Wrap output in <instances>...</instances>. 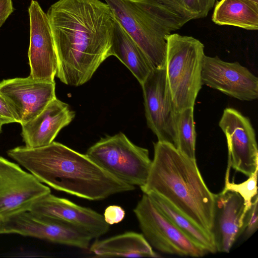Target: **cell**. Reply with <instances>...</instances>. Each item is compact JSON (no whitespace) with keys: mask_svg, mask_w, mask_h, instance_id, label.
<instances>
[{"mask_svg":"<svg viewBox=\"0 0 258 258\" xmlns=\"http://www.w3.org/2000/svg\"><path fill=\"white\" fill-rule=\"evenodd\" d=\"M111 54L128 69L141 85L154 69L141 49L115 18Z\"/></svg>","mask_w":258,"mask_h":258,"instance_id":"19","label":"cell"},{"mask_svg":"<svg viewBox=\"0 0 258 258\" xmlns=\"http://www.w3.org/2000/svg\"><path fill=\"white\" fill-rule=\"evenodd\" d=\"M250 1H253V2H254L255 3H258V0H250Z\"/></svg>","mask_w":258,"mask_h":258,"instance_id":"30","label":"cell"},{"mask_svg":"<svg viewBox=\"0 0 258 258\" xmlns=\"http://www.w3.org/2000/svg\"><path fill=\"white\" fill-rule=\"evenodd\" d=\"M86 155L127 184L141 187L147 182L152 164L148 150L134 144L121 132L101 138Z\"/></svg>","mask_w":258,"mask_h":258,"instance_id":"6","label":"cell"},{"mask_svg":"<svg viewBox=\"0 0 258 258\" xmlns=\"http://www.w3.org/2000/svg\"><path fill=\"white\" fill-rule=\"evenodd\" d=\"M125 214L124 210L120 206L110 205L105 209L103 217L105 222L110 225L121 222Z\"/></svg>","mask_w":258,"mask_h":258,"instance_id":"26","label":"cell"},{"mask_svg":"<svg viewBox=\"0 0 258 258\" xmlns=\"http://www.w3.org/2000/svg\"><path fill=\"white\" fill-rule=\"evenodd\" d=\"M90 250L100 257H159L143 234L128 231L103 240L95 241Z\"/></svg>","mask_w":258,"mask_h":258,"instance_id":"18","label":"cell"},{"mask_svg":"<svg viewBox=\"0 0 258 258\" xmlns=\"http://www.w3.org/2000/svg\"><path fill=\"white\" fill-rule=\"evenodd\" d=\"M3 125V123H2L1 120H0V133H1V130H2V127Z\"/></svg>","mask_w":258,"mask_h":258,"instance_id":"29","label":"cell"},{"mask_svg":"<svg viewBox=\"0 0 258 258\" xmlns=\"http://www.w3.org/2000/svg\"><path fill=\"white\" fill-rule=\"evenodd\" d=\"M0 120L3 123H18V120L11 107L4 97L0 94Z\"/></svg>","mask_w":258,"mask_h":258,"instance_id":"27","label":"cell"},{"mask_svg":"<svg viewBox=\"0 0 258 258\" xmlns=\"http://www.w3.org/2000/svg\"><path fill=\"white\" fill-rule=\"evenodd\" d=\"M165 70L176 112L194 107L203 84L204 45L198 39L177 33L166 37Z\"/></svg>","mask_w":258,"mask_h":258,"instance_id":"5","label":"cell"},{"mask_svg":"<svg viewBox=\"0 0 258 258\" xmlns=\"http://www.w3.org/2000/svg\"><path fill=\"white\" fill-rule=\"evenodd\" d=\"M257 169L245 181L240 183L230 182L229 179H225V186L223 190L234 191L238 193L243 199L244 205V215L250 209L253 198L257 193Z\"/></svg>","mask_w":258,"mask_h":258,"instance_id":"24","label":"cell"},{"mask_svg":"<svg viewBox=\"0 0 258 258\" xmlns=\"http://www.w3.org/2000/svg\"><path fill=\"white\" fill-rule=\"evenodd\" d=\"M201 79L203 85L240 100L252 101L258 97L257 77L238 62H227L205 54Z\"/></svg>","mask_w":258,"mask_h":258,"instance_id":"13","label":"cell"},{"mask_svg":"<svg viewBox=\"0 0 258 258\" xmlns=\"http://www.w3.org/2000/svg\"><path fill=\"white\" fill-rule=\"evenodd\" d=\"M7 154L42 183L83 199L101 200L135 189L86 154L60 143L53 141L37 148L19 146L8 150Z\"/></svg>","mask_w":258,"mask_h":258,"instance_id":"2","label":"cell"},{"mask_svg":"<svg viewBox=\"0 0 258 258\" xmlns=\"http://www.w3.org/2000/svg\"><path fill=\"white\" fill-rule=\"evenodd\" d=\"M0 94L22 125L35 117L56 97L55 83L30 76L5 79L0 82Z\"/></svg>","mask_w":258,"mask_h":258,"instance_id":"14","label":"cell"},{"mask_svg":"<svg viewBox=\"0 0 258 258\" xmlns=\"http://www.w3.org/2000/svg\"><path fill=\"white\" fill-rule=\"evenodd\" d=\"M141 85L148 127L158 141L168 143L176 148V112L165 68L154 69Z\"/></svg>","mask_w":258,"mask_h":258,"instance_id":"8","label":"cell"},{"mask_svg":"<svg viewBox=\"0 0 258 258\" xmlns=\"http://www.w3.org/2000/svg\"><path fill=\"white\" fill-rule=\"evenodd\" d=\"M257 195L253 198L251 206L245 214L243 221V232L246 238L251 236L257 229Z\"/></svg>","mask_w":258,"mask_h":258,"instance_id":"25","label":"cell"},{"mask_svg":"<svg viewBox=\"0 0 258 258\" xmlns=\"http://www.w3.org/2000/svg\"><path fill=\"white\" fill-rule=\"evenodd\" d=\"M16 233L82 249L93 239L88 234L29 211L0 221V234Z\"/></svg>","mask_w":258,"mask_h":258,"instance_id":"10","label":"cell"},{"mask_svg":"<svg viewBox=\"0 0 258 258\" xmlns=\"http://www.w3.org/2000/svg\"><path fill=\"white\" fill-rule=\"evenodd\" d=\"M134 212L143 235L151 246L158 250L198 257L208 253L164 216L147 195L143 194Z\"/></svg>","mask_w":258,"mask_h":258,"instance_id":"7","label":"cell"},{"mask_svg":"<svg viewBox=\"0 0 258 258\" xmlns=\"http://www.w3.org/2000/svg\"><path fill=\"white\" fill-rule=\"evenodd\" d=\"M75 117L70 106L55 97L35 117L21 125V136L29 148L52 143L60 131Z\"/></svg>","mask_w":258,"mask_h":258,"instance_id":"17","label":"cell"},{"mask_svg":"<svg viewBox=\"0 0 258 258\" xmlns=\"http://www.w3.org/2000/svg\"><path fill=\"white\" fill-rule=\"evenodd\" d=\"M244 205L237 192L222 190L214 194V212L212 233L217 251L229 252L243 232Z\"/></svg>","mask_w":258,"mask_h":258,"instance_id":"16","label":"cell"},{"mask_svg":"<svg viewBox=\"0 0 258 258\" xmlns=\"http://www.w3.org/2000/svg\"><path fill=\"white\" fill-rule=\"evenodd\" d=\"M30 43L28 52L29 76L40 81L54 82L57 59L49 21L39 4L31 1L28 8Z\"/></svg>","mask_w":258,"mask_h":258,"instance_id":"12","label":"cell"},{"mask_svg":"<svg viewBox=\"0 0 258 258\" xmlns=\"http://www.w3.org/2000/svg\"><path fill=\"white\" fill-rule=\"evenodd\" d=\"M154 158L143 194L161 195L204 230L212 233L214 194L207 187L196 159L171 144L154 143Z\"/></svg>","mask_w":258,"mask_h":258,"instance_id":"3","label":"cell"},{"mask_svg":"<svg viewBox=\"0 0 258 258\" xmlns=\"http://www.w3.org/2000/svg\"><path fill=\"white\" fill-rule=\"evenodd\" d=\"M228 147V163L249 176L258 169L255 133L249 119L237 110L226 108L219 122Z\"/></svg>","mask_w":258,"mask_h":258,"instance_id":"11","label":"cell"},{"mask_svg":"<svg viewBox=\"0 0 258 258\" xmlns=\"http://www.w3.org/2000/svg\"><path fill=\"white\" fill-rule=\"evenodd\" d=\"M14 10L12 0H0V28Z\"/></svg>","mask_w":258,"mask_h":258,"instance_id":"28","label":"cell"},{"mask_svg":"<svg viewBox=\"0 0 258 258\" xmlns=\"http://www.w3.org/2000/svg\"><path fill=\"white\" fill-rule=\"evenodd\" d=\"M157 209L179 229L208 253L217 251L212 233L197 225L161 195L154 191L147 194Z\"/></svg>","mask_w":258,"mask_h":258,"instance_id":"20","label":"cell"},{"mask_svg":"<svg viewBox=\"0 0 258 258\" xmlns=\"http://www.w3.org/2000/svg\"><path fill=\"white\" fill-rule=\"evenodd\" d=\"M57 59L56 77L78 87L87 82L111 56L114 18L99 0H59L49 8Z\"/></svg>","mask_w":258,"mask_h":258,"instance_id":"1","label":"cell"},{"mask_svg":"<svg viewBox=\"0 0 258 258\" xmlns=\"http://www.w3.org/2000/svg\"><path fill=\"white\" fill-rule=\"evenodd\" d=\"M104 1L154 68H165L166 37L189 21L158 0Z\"/></svg>","mask_w":258,"mask_h":258,"instance_id":"4","label":"cell"},{"mask_svg":"<svg viewBox=\"0 0 258 258\" xmlns=\"http://www.w3.org/2000/svg\"><path fill=\"white\" fill-rule=\"evenodd\" d=\"M212 21L218 25L258 29V3L250 0H220L215 7Z\"/></svg>","mask_w":258,"mask_h":258,"instance_id":"21","label":"cell"},{"mask_svg":"<svg viewBox=\"0 0 258 258\" xmlns=\"http://www.w3.org/2000/svg\"><path fill=\"white\" fill-rule=\"evenodd\" d=\"M29 211L83 231L93 239L104 235L109 229L101 214L51 193L36 200Z\"/></svg>","mask_w":258,"mask_h":258,"instance_id":"15","label":"cell"},{"mask_svg":"<svg viewBox=\"0 0 258 258\" xmlns=\"http://www.w3.org/2000/svg\"><path fill=\"white\" fill-rule=\"evenodd\" d=\"M194 110V107H188L176 113V148L187 157L196 159V133Z\"/></svg>","mask_w":258,"mask_h":258,"instance_id":"22","label":"cell"},{"mask_svg":"<svg viewBox=\"0 0 258 258\" xmlns=\"http://www.w3.org/2000/svg\"><path fill=\"white\" fill-rule=\"evenodd\" d=\"M177 15L189 21L206 17L216 0H158Z\"/></svg>","mask_w":258,"mask_h":258,"instance_id":"23","label":"cell"},{"mask_svg":"<svg viewBox=\"0 0 258 258\" xmlns=\"http://www.w3.org/2000/svg\"><path fill=\"white\" fill-rule=\"evenodd\" d=\"M50 192L31 173L0 156V221L29 211L36 200Z\"/></svg>","mask_w":258,"mask_h":258,"instance_id":"9","label":"cell"}]
</instances>
